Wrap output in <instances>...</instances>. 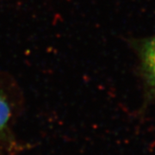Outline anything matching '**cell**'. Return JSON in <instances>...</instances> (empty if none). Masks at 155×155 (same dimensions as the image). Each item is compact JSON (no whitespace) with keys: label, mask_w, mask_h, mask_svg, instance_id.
<instances>
[{"label":"cell","mask_w":155,"mask_h":155,"mask_svg":"<svg viewBox=\"0 0 155 155\" xmlns=\"http://www.w3.org/2000/svg\"><path fill=\"white\" fill-rule=\"evenodd\" d=\"M143 62L150 83L155 88V38L145 45Z\"/></svg>","instance_id":"obj_1"},{"label":"cell","mask_w":155,"mask_h":155,"mask_svg":"<svg viewBox=\"0 0 155 155\" xmlns=\"http://www.w3.org/2000/svg\"><path fill=\"white\" fill-rule=\"evenodd\" d=\"M11 110L6 100L0 95V132L6 127L10 120Z\"/></svg>","instance_id":"obj_2"}]
</instances>
